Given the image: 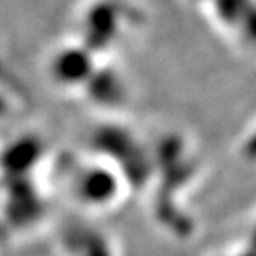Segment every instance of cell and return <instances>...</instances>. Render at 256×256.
Returning a JSON list of instances; mask_svg holds the SVG:
<instances>
[{
	"mask_svg": "<svg viewBox=\"0 0 256 256\" xmlns=\"http://www.w3.org/2000/svg\"><path fill=\"white\" fill-rule=\"evenodd\" d=\"M74 190L88 205H106L118 196V178L106 167H90L76 176Z\"/></svg>",
	"mask_w": 256,
	"mask_h": 256,
	"instance_id": "4",
	"label": "cell"
},
{
	"mask_svg": "<svg viewBox=\"0 0 256 256\" xmlns=\"http://www.w3.org/2000/svg\"><path fill=\"white\" fill-rule=\"evenodd\" d=\"M40 154V148L36 146V142L32 140H21L18 144L10 148L8 152L4 154V165L10 171H25L28 169L32 162L36 160V156Z\"/></svg>",
	"mask_w": 256,
	"mask_h": 256,
	"instance_id": "6",
	"label": "cell"
},
{
	"mask_svg": "<svg viewBox=\"0 0 256 256\" xmlns=\"http://www.w3.org/2000/svg\"><path fill=\"white\" fill-rule=\"evenodd\" d=\"M84 88H88L90 99L101 106H120L126 99L124 82L118 78V74L110 70H95Z\"/></svg>",
	"mask_w": 256,
	"mask_h": 256,
	"instance_id": "5",
	"label": "cell"
},
{
	"mask_svg": "<svg viewBox=\"0 0 256 256\" xmlns=\"http://www.w3.org/2000/svg\"><path fill=\"white\" fill-rule=\"evenodd\" d=\"M214 4V12L218 14V18L222 21L232 23V21H239L241 16L245 14V10L248 8L247 0H212Z\"/></svg>",
	"mask_w": 256,
	"mask_h": 256,
	"instance_id": "7",
	"label": "cell"
},
{
	"mask_svg": "<svg viewBox=\"0 0 256 256\" xmlns=\"http://www.w3.org/2000/svg\"><path fill=\"white\" fill-rule=\"evenodd\" d=\"M126 16H129L126 6L118 0L95 2L84 18V48L90 52L106 50L112 42H116Z\"/></svg>",
	"mask_w": 256,
	"mask_h": 256,
	"instance_id": "1",
	"label": "cell"
},
{
	"mask_svg": "<svg viewBox=\"0 0 256 256\" xmlns=\"http://www.w3.org/2000/svg\"><path fill=\"white\" fill-rule=\"evenodd\" d=\"M52 76L57 84L74 88L84 86L95 72L92 52L86 48H64L52 59Z\"/></svg>",
	"mask_w": 256,
	"mask_h": 256,
	"instance_id": "3",
	"label": "cell"
},
{
	"mask_svg": "<svg viewBox=\"0 0 256 256\" xmlns=\"http://www.w3.org/2000/svg\"><path fill=\"white\" fill-rule=\"evenodd\" d=\"M95 146L101 150L104 156L114 160L120 165V169L133 184H140L148 174V162L146 156L138 144L131 138V135H126L118 128H104L95 133Z\"/></svg>",
	"mask_w": 256,
	"mask_h": 256,
	"instance_id": "2",
	"label": "cell"
}]
</instances>
